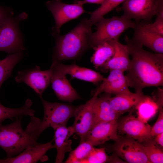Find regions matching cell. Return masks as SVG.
Segmentation results:
<instances>
[{
	"instance_id": "obj_1",
	"label": "cell",
	"mask_w": 163,
	"mask_h": 163,
	"mask_svg": "<svg viewBox=\"0 0 163 163\" xmlns=\"http://www.w3.org/2000/svg\"><path fill=\"white\" fill-rule=\"evenodd\" d=\"M124 40L131 56L125 75L129 87L133 88L135 92L140 93L146 87L162 86L163 54L145 50L127 35Z\"/></svg>"
},
{
	"instance_id": "obj_2",
	"label": "cell",
	"mask_w": 163,
	"mask_h": 163,
	"mask_svg": "<svg viewBox=\"0 0 163 163\" xmlns=\"http://www.w3.org/2000/svg\"><path fill=\"white\" fill-rule=\"evenodd\" d=\"M92 26L88 19L84 18L66 34L61 35L60 34H52L56 42L52 63H61L78 59L91 48Z\"/></svg>"
},
{
	"instance_id": "obj_3",
	"label": "cell",
	"mask_w": 163,
	"mask_h": 163,
	"mask_svg": "<svg viewBox=\"0 0 163 163\" xmlns=\"http://www.w3.org/2000/svg\"><path fill=\"white\" fill-rule=\"evenodd\" d=\"M44 109L42 120L31 117L30 122L26 129L27 133L37 140L46 129L56 125H66L69 120L73 117L77 106L66 104L51 102L40 97Z\"/></svg>"
},
{
	"instance_id": "obj_4",
	"label": "cell",
	"mask_w": 163,
	"mask_h": 163,
	"mask_svg": "<svg viewBox=\"0 0 163 163\" xmlns=\"http://www.w3.org/2000/svg\"><path fill=\"white\" fill-rule=\"evenodd\" d=\"M22 120L21 117L8 125L0 123V147L5 152L6 158L18 155L29 146L39 143L23 129Z\"/></svg>"
},
{
	"instance_id": "obj_5",
	"label": "cell",
	"mask_w": 163,
	"mask_h": 163,
	"mask_svg": "<svg viewBox=\"0 0 163 163\" xmlns=\"http://www.w3.org/2000/svg\"><path fill=\"white\" fill-rule=\"evenodd\" d=\"M95 24L96 30L92 32L91 38V48L105 42L119 40L125 30L133 29L135 23L122 15L107 18L103 17Z\"/></svg>"
},
{
	"instance_id": "obj_6",
	"label": "cell",
	"mask_w": 163,
	"mask_h": 163,
	"mask_svg": "<svg viewBox=\"0 0 163 163\" xmlns=\"http://www.w3.org/2000/svg\"><path fill=\"white\" fill-rule=\"evenodd\" d=\"M27 17L24 12L15 17L10 15L4 21L0 26V51L12 54L25 50L19 25Z\"/></svg>"
},
{
	"instance_id": "obj_7",
	"label": "cell",
	"mask_w": 163,
	"mask_h": 163,
	"mask_svg": "<svg viewBox=\"0 0 163 163\" xmlns=\"http://www.w3.org/2000/svg\"><path fill=\"white\" fill-rule=\"evenodd\" d=\"M111 145L113 153L126 163H150L145 152L144 145L128 136H120Z\"/></svg>"
},
{
	"instance_id": "obj_8",
	"label": "cell",
	"mask_w": 163,
	"mask_h": 163,
	"mask_svg": "<svg viewBox=\"0 0 163 163\" xmlns=\"http://www.w3.org/2000/svg\"><path fill=\"white\" fill-rule=\"evenodd\" d=\"M117 120L118 134L129 136L144 145L154 140L150 135L151 127L139 120L133 115L132 112Z\"/></svg>"
},
{
	"instance_id": "obj_9",
	"label": "cell",
	"mask_w": 163,
	"mask_h": 163,
	"mask_svg": "<svg viewBox=\"0 0 163 163\" xmlns=\"http://www.w3.org/2000/svg\"><path fill=\"white\" fill-rule=\"evenodd\" d=\"M46 5L55 21L52 34H59L60 28L64 24L77 18L86 12L82 5L76 2L68 4L63 2L61 0H53L46 2Z\"/></svg>"
},
{
	"instance_id": "obj_10",
	"label": "cell",
	"mask_w": 163,
	"mask_h": 163,
	"mask_svg": "<svg viewBox=\"0 0 163 163\" xmlns=\"http://www.w3.org/2000/svg\"><path fill=\"white\" fill-rule=\"evenodd\" d=\"M158 0H126L118 10L124 17L136 21L150 22L155 16Z\"/></svg>"
},
{
	"instance_id": "obj_11",
	"label": "cell",
	"mask_w": 163,
	"mask_h": 163,
	"mask_svg": "<svg viewBox=\"0 0 163 163\" xmlns=\"http://www.w3.org/2000/svg\"><path fill=\"white\" fill-rule=\"evenodd\" d=\"M53 69L42 70L36 66L19 71L15 78L18 83L23 82L32 88L39 96L42 95L51 83Z\"/></svg>"
},
{
	"instance_id": "obj_12",
	"label": "cell",
	"mask_w": 163,
	"mask_h": 163,
	"mask_svg": "<svg viewBox=\"0 0 163 163\" xmlns=\"http://www.w3.org/2000/svg\"><path fill=\"white\" fill-rule=\"evenodd\" d=\"M99 94L95 91L93 97L85 104L77 106L74 113V123L72 126L79 137L80 142L85 140L86 136L92 127L94 123V106Z\"/></svg>"
},
{
	"instance_id": "obj_13",
	"label": "cell",
	"mask_w": 163,
	"mask_h": 163,
	"mask_svg": "<svg viewBox=\"0 0 163 163\" xmlns=\"http://www.w3.org/2000/svg\"><path fill=\"white\" fill-rule=\"evenodd\" d=\"M117 120L98 123L94 126L87 135L85 140L93 145H102L119 137L117 131Z\"/></svg>"
},
{
	"instance_id": "obj_14",
	"label": "cell",
	"mask_w": 163,
	"mask_h": 163,
	"mask_svg": "<svg viewBox=\"0 0 163 163\" xmlns=\"http://www.w3.org/2000/svg\"><path fill=\"white\" fill-rule=\"evenodd\" d=\"M53 72L51 83L52 87L58 98L72 103L81 99L77 91L71 85L66 75L51 66Z\"/></svg>"
},
{
	"instance_id": "obj_15",
	"label": "cell",
	"mask_w": 163,
	"mask_h": 163,
	"mask_svg": "<svg viewBox=\"0 0 163 163\" xmlns=\"http://www.w3.org/2000/svg\"><path fill=\"white\" fill-rule=\"evenodd\" d=\"M134 32L131 40L134 42L145 46L156 53L163 54V36L145 28L140 21H135Z\"/></svg>"
},
{
	"instance_id": "obj_16",
	"label": "cell",
	"mask_w": 163,
	"mask_h": 163,
	"mask_svg": "<svg viewBox=\"0 0 163 163\" xmlns=\"http://www.w3.org/2000/svg\"><path fill=\"white\" fill-rule=\"evenodd\" d=\"M53 141L29 146L15 157L0 159V163H35L42 160L49 150L55 148Z\"/></svg>"
},
{
	"instance_id": "obj_17",
	"label": "cell",
	"mask_w": 163,
	"mask_h": 163,
	"mask_svg": "<svg viewBox=\"0 0 163 163\" xmlns=\"http://www.w3.org/2000/svg\"><path fill=\"white\" fill-rule=\"evenodd\" d=\"M95 90L100 94L104 92L115 95L131 92L129 89L124 72L119 70H110Z\"/></svg>"
},
{
	"instance_id": "obj_18",
	"label": "cell",
	"mask_w": 163,
	"mask_h": 163,
	"mask_svg": "<svg viewBox=\"0 0 163 163\" xmlns=\"http://www.w3.org/2000/svg\"><path fill=\"white\" fill-rule=\"evenodd\" d=\"M51 66L73 78L91 82L97 85L101 82L104 77L100 73L91 69L75 64L66 65L62 63H52Z\"/></svg>"
},
{
	"instance_id": "obj_19",
	"label": "cell",
	"mask_w": 163,
	"mask_h": 163,
	"mask_svg": "<svg viewBox=\"0 0 163 163\" xmlns=\"http://www.w3.org/2000/svg\"><path fill=\"white\" fill-rule=\"evenodd\" d=\"M52 128L54 130V145L57 150L55 163H61L66 153L72 150V141L69 138L74 133V130L72 126L66 125H56Z\"/></svg>"
},
{
	"instance_id": "obj_20",
	"label": "cell",
	"mask_w": 163,
	"mask_h": 163,
	"mask_svg": "<svg viewBox=\"0 0 163 163\" xmlns=\"http://www.w3.org/2000/svg\"><path fill=\"white\" fill-rule=\"evenodd\" d=\"M114 46L115 52L113 56L99 69L103 72L112 70L126 72L131 62L127 46L120 43L119 40L114 41Z\"/></svg>"
},
{
	"instance_id": "obj_21",
	"label": "cell",
	"mask_w": 163,
	"mask_h": 163,
	"mask_svg": "<svg viewBox=\"0 0 163 163\" xmlns=\"http://www.w3.org/2000/svg\"><path fill=\"white\" fill-rule=\"evenodd\" d=\"M111 97V94L104 93L96 99L94 106L93 126L100 122L118 119L120 115L111 108L109 103L108 100Z\"/></svg>"
},
{
	"instance_id": "obj_22",
	"label": "cell",
	"mask_w": 163,
	"mask_h": 163,
	"mask_svg": "<svg viewBox=\"0 0 163 163\" xmlns=\"http://www.w3.org/2000/svg\"><path fill=\"white\" fill-rule=\"evenodd\" d=\"M143 93L131 92L116 95L108 100L111 108L120 115L125 112L134 110L135 107L144 95Z\"/></svg>"
},
{
	"instance_id": "obj_23",
	"label": "cell",
	"mask_w": 163,
	"mask_h": 163,
	"mask_svg": "<svg viewBox=\"0 0 163 163\" xmlns=\"http://www.w3.org/2000/svg\"><path fill=\"white\" fill-rule=\"evenodd\" d=\"M114 41L105 42L93 48L94 52L90 60L96 69H99L113 56Z\"/></svg>"
},
{
	"instance_id": "obj_24",
	"label": "cell",
	"mask_w": 163,
	"mask_h": 163,
	"mask_svg": "<svg viewBox=\"0 0 163 163\" xmlns=\"http://www.w3.org/2000/svg\"><path fill=\"white\" fill-rule=\"evenodd\" d=\"M139 120L145 123L152 118L159 110L155 100L151 97L144 94L135 107Z\"/></svg>"
},
{
	"instance_id": "obj_25",
	"label": "cell",
	"mask_w": 163,
	"mask_h": 163,
	"mask_svg": "<svg viewBox=\"0 0 163 163\" xmlns=\"http://www.w3.org/2000/svg\"><path fill=\"white\" fill-rule=\"evenodd\" d=\"M33 103L30 99H27L24 104L18 108L5 107L0 102V123L7 119H18L24 116H34L35 111L31 107Z\"/></svg>"
},
{
	"instance_id": "obj_26",
	"label": "cell",
	"mask_w": 163,
	"mask_h": 163,
	"mask_svg": "<svg viewBox=\"0 0 163 163\" xmlns=\"http://www.w3.org/2000/svg\"><path fill=\"white\" fill-rule=\"evenodd\" d=\"M22 51L11 54L0 60V89L3 83L11 75L15 66L22 59Z\"/></svg>"
},
{
	"instance_id": "obj_27",
	"label": "cell",
	"mask_w": 163,
	"mask_h": 163,
	"mask_svg": "<svg viewBox=\"0 0 163 163\" xmlns=\"http://www.w3.org/2000/svg\"><path fill=\"white\" fill-rule=\"evenodd\" d=\"M126 0H104L101 5L93 11L91 12L89 21L92 26L95 24L104 16Z\"/></svg>"
},
{
	"instance_id": "obj_28",
	"label": "cell",
	"mask_w": 163,
	"mask_h": 163,
	"mask_svg": "<svg viewBox=\"0 0 163 163\" xmlns=\"http://www.w3.org/2000/svg\"><path fill=\"white\" fill-rule=\"evenodd\" d=\"M94 146L88 141L80 142L79 145L71 150L65 162L66 163H81L88 156Z\"/></svg>"
},
{
	"instance_id": "obj_29",
	"label": "cell",
	"mask_w": 163,
	"mask_h": 163,
	"mask_svg": "<svg viewBox=\"0 0 163 163\" xmlns=\"http://www.w3.org/2000/svg\"><path fill=\"white\" fill-rule=\"evenodd\" d=\"M143 145L146 155L150 163H163V148L159 147L154 139Z\"/></svg>"
},
{
	"instance_id": "obj_30",
	"label": "cell",
	"mask_w": 163,
	"mask_h": 163,
	"mask_svg": "<svg viewBox=\"0 0 163 163\" xmlns=\"http://www.w3.org/2000/svg\"><path fill=\"white\" fill-rule=\"evenodd\" d=\"M110 156L107 155L104 147H94L87 158L81 163H104L109 162Z\"/></svg>"
},
{
	"instance_id": "obj_31",
	"label": "cell",
	"mask_w": 163,
	"mask_h": 163,
	"mask_svg": "<svg viewBox=\"0 0 163 163\" xmlns=\"http://www.w3.org/2000/svg\"><path fill=\"white\" fill-rule=\"evenodd\" d=\"M142 25L147 29L163 36V19L156 18L153 23L140 21Z\"/></svg>"
},
{
	"instance_id": "obj_32",
	"label": "cell",
	"mask_w": 163,
	"mask_h": 163,
	"mask_svg": "<svg viewBox=\"0 0 163 163\" xmlns=\"http://www.w3.org/2000/svg\"><path fill=\"white\" fill-rule=\"evenodd\" d=\"M159 113L156 122L151 128L150 135L154 138L157 135L163 133V109H159Z\"/></svg>"
},
{
	"instance_id": "obj_33",
	"label": "cell",
	"mask_w": 163,
	"mask_h": 163,
	"mask_svg": "<svg viewBox=\"0 0 163 163\" xmlns=\"http://www.w3.org/2000/svg\"><path fill=\"white\" fill-rule=\"evenodd\" d=\"M13 14L11 8L0 6V26L8 17Z\"/></svg>"
},
{
	"instance_id": "obj_34",
	"label": "cell",
	"mask_w": 163,
	"mask_h": 163,
	"mask_svg": "<svg viewBox=\"0 0 163 163\" xmlns=\"http://www.w3.org/2000/svg\"><path fill=\"white\" fill-rule=\"evenodd\" d=\"M155 98H154L159 107V109L163 107V88H158L157 90L154 92Z\"/></svg>"
},
{
	"instance_id": "obj_35",
	"label": "cell",
	"mask_w": 163,
	"mask_h": 163,
	"mask_svg": "<svg viewBox=\"0 0 163 163\" xmlns=\"http://www.w3.org/2000/svg\"><path fill=\"white\" fill-rule=\"evenodd\" d=\"M104 0H76L75 2L78 3L83 5L87 3H92L101 5L104 2Z\"/></svg>"
},
{
	"instance_id": "obj_36",
	"label": "cell",
	"mask_w": 163,
	"mask_h": 163,
	"mask_svg": "<svg viewBox=\"0 0 163 163\" xmlns=\"http://www.w3.org/2000/svg\"><path fill=\"white\" fill-rule=\"evenodd\" d=\"M155 143L159 146L163 148V133L159 134L154 138Z\"/></svg>"
},
{
	"instance_id": "obj_37",
	"label": "cell",
	"mask_w": 163,
	"mask_h": 163,
	"mask_svg": "<svg viewBox=\"0 0 163 163\" xmlns=\"http://www.w3.org/2000/svg\"><path fill=\"white\" fill-rule=\"evenodd\" d=\"M109 163H126L124 161L121 159L116 154L113 153L110 156Z\"/></svg>"
}]
</instances>
